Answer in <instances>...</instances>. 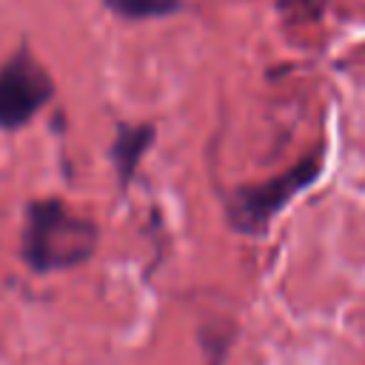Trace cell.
Segmentation results:
<instances>
[{"label":"cell","mask_w":365,"mask_h":365,"mask_svg":"<svg viewBox=\"0 0 365 365\" xmlns=\"http://www.w3.org/2000/svg\"><path fill=\"white\" fill-rule=\"evenodd\" d=\"M54 86L43 66L20 51L0 68V128H20L51 97Z\"/></svg>","instance_id":"cell-3"},{"label":"cell","mask_w":365,"mask_h":365,"mask_svg":"<svg viewBox=\"0 0 365 365\" xmlns=\"http://www.w3.org/2000/svg\"><path fill=\"white\" fill-rule=\"evenodd\" d=\"M297 6H299V9H305L308 14H314V17H317V14H322L325 0H297Z\"/></svg>","instance_id":"cell-6"},{"label":"cell","mask_w":365,"mask_h":365,"mask_svg":"<svg viewBox=\"0 0 365 365\" xmlns=\"http://www.w3.org/2000/svg\"><path fill=\"white\" fill-rule=\"evenodd\" d=\"M322 171V151H314L294 168L257 182V185H240L231 194H225V220L237 234L262 237L268 234L271 220L288 205L291 197H297L302 188H308Z\"/></svg>","instance_id":"cell-2"},{"label":"cell","mask_w":365,"mask_h":365,"mask_svg":"<svg viewBox=\"0 0 365 365\" xmlns=\"http://www.w3.org/2000/svg\"><path fill=\"white\" fill-rule=\"evenodd\" d=\"M97 248V225L60 200L31 202L23 228V257L34 271H60L86 262Z\"/></svg>","instance_id":"cell-1"},{"label":"cell","mask_w":365,"mask_h":365,"mask_svg":"<svg viewBox=\"0 0 365 365\" xmlns=\"http://www.w3.org/2000/svg\"><path fill=\"white\" fill-rule=\"evenodd\" d=\"M108 11L123 20H157L171 17L182 9V0H103Z\"/></svg>","instance_id":"cell-5"},{"label":"cell","mask_w":365,"mask_h":365,"mask_svg":"<svg viewBox=\"0 0 365 365\" xmlns=\"http://www.w3.org/2000/svg\"><path fill=\"white\" fill-rule=\"evenodd\" d=\"M154 143V125L143 123V125H120L114 145H111V157H114V168L120 177V185H128L131 174L137 171L143 154L148 151V145Z\"/></svg>","instance_id":"cell-4"}]
</instances>
